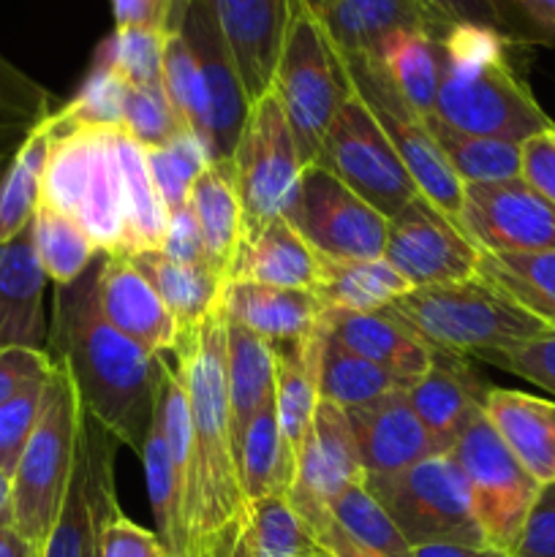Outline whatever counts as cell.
<instances>
[{
  "mask_svg": "<svg viewBox=\"0 0 555 557\" xmlns=\"http://www.w3.org/2000/svg\"><path fill=\"white\" fill-rule=\"evenodd\" d=\"M221 305L229 321L264 337L272 346L308 341L319 335L324 321V310L313 292H299V288L232 281L223 286Z\"/></svg>",
  "mask_w": 555,
  "mask_h": 557,
  "instance_id": "25",
  "label": "cell"
},
{
  "mask_svg": "<svg viewBox=\"0 0 555 557\" xmlns=\"http://www.w3.org/2000/svg\"><path fill=\"white\" fill-rule=\"evenodd\" d=\"M128 87L131 85L123 76H118L107 63L92 58L79 92L65 107L54 109L52 123L58 128H76V125L123 128V103Z\"/></svg>",
  "mask_w": 555,
  "mask_h": 557,
  "instance_id": "43",
  "label": "cell"
},
{
  "mask_svg": "<svg viewBox=\"0 0 555 557\" xmlns=\"http://www.w3.org/2000/svg\"><path fill=\"white\" fill-rule=\"evenodd\" d=\"M0 525H14L11 522V476L0 468Z\"/></svg>",
  "mask_w": 555,
  "mask_h": 557,
  "instance_id": "61",
  "label": "cell"
},
{
  "mask_svg": "<svg viewBox=\"0 0 555 557\" xmlns=\"http://www.w3.org/2000/svg\"><path fill=\"white\" fill-rule=\"evenodd\" d=\"M47 272L33 243V223L11 243H0V348L47 351L49 326L44 319Z\"/></svg>",
  "mask_w": 555,
  "mask_h": 557,
  "instance_id": "22",
  "label": "cell"
},
{
  "mask_svg": "<svg viewBox=\"0 0 555 557\" xmlns=\"http://www.w3.org/2000/svg\"><path fill=\"white\" fill-rule=\"evenodd\" d=\"M54 362L49 351L36 348H0V406L25 392L27 386L44 384L52 375Z\"/></svg>",
  "mask_w": 555,
  "mask_h": 557,
  "instance_id": "52",
  "label": "cell"
},
{
  "mask_svg": "<svg viewBox=\"0 0 555 557\" xmlns=\"http://www.w3.org/2000/svg\"><path fill=\"white\" fill-rule=\"evenodd\" d=\"M373 60L414 112L422 117L435 112L441 85V36L400 30L381 44Z\"/></svg>",
  "mask_w": 555,
  "mask_h": 557,
  "instance_id": "34",
  "label": "cell"
},
{
  "mask_svg": "<svg viewBox=\"0 0 555 557\" xmlns=\"http://www.w3.org/2000/svg\"><path fill=\"white\" fill-rule=\"evenodd\" d=\"M488 389L490 386L473 373L468 359L433 348V364L408 386V403L439 449L449 455L468 419L482 411Z\"/></svg>",
  "mask_w": 555,
  "mask_h": 557,
  "instance_id": "24",
  "label": "cell"
},
{
  "mask_svg": "<svg viewBox=\"0 0 555 557\" xmlns=\"http://www.w3.org/2000/svg\"><path fill=\"white\" fill-rule=\"evenodd\" d=\"M161 253L166 256V259L180 261V264H207L205 239H201V228L199 223H196L190 205L166 210V228H163Z\"/></svg>",
  "mask_w": 555,
  "mask_h": 557,
  "instance_id": "54",
  "label": "cell"
},
{
  "mask_svg": "<svg viewBox=\"0 0 555 557\" xmlns=\"http://www.w3.org/2000/svg\"><path fill=\"white\" fill-rule=\"evenodd\" d=\"M145 156L152 174V183H156L158 196L163 201V210L188 205L190 188L199 180V174L212 163L205 145L190 131H183L180 136H174L169 145L145 150Z\"/></svg>",
  "mask_w": 555,
  "mask_h": 557,
  "instance_id": "46",
  "label": "cell"
},
{
  "mask_svg": "<svg viewBox=\"0 0 555 557\" xmlns=\"http://www.w3.org/2000/svg\"><path fill=\"white\" fill-rule=\"evenodd\" d=\"M511 44L495 27L452 25L441 36L435 117L466 134L515 145L553 131L555 123L511 63Z\"/></svg>",
  "mask_w": 555,
  "mask_h": 557,
  "instance_id": "4",
  "label": "cell"
},
{
  "mask_svg": "<svg viewBox=\"0 0 555 557\" xmlns=\"http://www.w3.org/2000/svg\"><path fill=\"white\" fill-rule=\"evenodd\" d=\"M319 542L332 557H381V555L370 553V549L362 547V544L354 542L351 536H346V533L335 525V520H332L330 525L319 533Z\"/></svg>",
  "mask_w": 555,
  "mask_h": 557,
  "instance_id": "59",
  "label": "cell"
},
{
  "mask_svg": "<svg viewBox=\"0 0 555 557\" xmlns=\"http://www.w3.org/2000/svg\"><path fill=\"white\" fill-rule=\"evenodd\" d=\"M346 417L365 479L395 476L428 457L444 455L408 403V389L392 392L368 406L348 408Z\"/></svg>",
  "mask_w": 555,
  "mask_h": 557,
  "instance_id": "18",
  "label": "cell"
},
{
  "mask_svg": "<svg viewBox=\"0 0 555 557\" xmlns=\"http://www.w3.org/2000/svg\"><path fill=\"white\" fill-rule=\"evenodd\" d=\"M123 131L145 150L163 147L188 131L169 103L163 87H128L123 103Z\"/></svg>",
  "mask_w": 555,
  "mask_h": 557,
  "instance_id": "47",
  "label": "cell"
},
{
  "mask_svg": "<svg viewBox=\"0 0 555 557\" xmlns=\"http://www.w3.org/2000/svg\"><path fill=\"white\" fill-rule=\"evenodd\" d=\"M52 112L49 92L0 58V169Z\"/></svg>",
  "mask_w": 555,
  "mask_h": 557,
  "instance_id": "41",
  "label": "cell"
},
{
  "mask_svg": "<svg viewBox=\"0 0 555 557\" xmlns=\"http://www.w3.org/2000/svg\"><path fill=\"white\" fill-rule=\"evenodd\" d=\"M286 221L316 256L384 259L390 221L319 163L305 166Z\"/></svg>",
  "mask_w": 555,
  "mask_h": 557,
  "instance_id": "13",
  "label": "cell"
},
{
  "mask_svg": "<svg viewBox=\"0 0 555 557\" xmlns=\"http://www.w3.org/2000/svg\"><path fill=\"white\" fill-rule=\"evenodd\" d=\"M248 103L272 90L294 0H207Z\"/></svg>",
  "mask_w": 555,
  "mask_h": 557,
  "instance_id": "19",
  "label": "cell"
},
{
  "mask_svg": "<svg viewBox=\"0 0 555 557\" xmlns=\"http://www.w3.org/2000/svg\"><path fill=\"white\" fill-rule=\"evenodd\" d=\"M243 207V239L256 237L278 218H286L305 163L275 92H264L248 109L229 158Z\"/></svg>",
  "mask_w": 555,
  "mask_h": 557,
  "instance_id": "8",
  "label": "cell"
},
{
  "mask_svg": "<svg viewBox=\"0 0 555 557\" xmlns=\"http://www.w3.org/2000/svg\"><path fill=\"white\" fill-rule=\"evenodd\" d=\"M341 63L348 85L362 98L365 107L373 112L375 123L381 125L386 139L395 147L397 158L411 174L419 196L433 201L444 215H449L457 223L462 207V183L441 156L422 114H417L403 101L400 92L392 87V82L386 79V74L373 58H341Z\"/></svg>",
  "mask_w": 555,
  "mask_h": 557,
  "instance_id": "12",
  "label": "cell"
},
{
  "mask_svg": "<svg viewBox=\"0 0 555 557\" xmlns=\"http://www.w3.org/2000/svg\"><path fill=\"white\" fill-rule=\"evenodd\" d=\"M174 357L194 430V495L185 520V557H234L248 506L239 490L229 411L223 305L180 335Z\"/></svg>",
  "mask_w": 555,
  "mask_h": 557,
  "instance_id": "3",
  "label": "cell"
},
{
  "mask_svg": "<svg viewBox=\"0 0 555 557\" xmlns=\"http://www.w3.org/2000/svg\"><path fill=\"white\" fill-rule=\"evenodd\" d=\"M509 557H555V484L542 487Z\"/></svg>",
  "mask_w": 555,
  "mask_h": 557,
  "instance_id": "53",
  "label": "cell"
},
{
  "mask_svg": "<svg viewBox=\"0 0 555 557\" xmlns=\"http://www.w3.org/2000/svg\"><path fill=\"white\" fill-rule=\"evenodd\" d=\"M365 487L411 547L435 542L484 544L466 476L449 455L428 457L395 476L365 479Z\"/></svg>",
  "mask_w": 555,
  "mask_h": 557,
  "instance_id": "10",
  "label": "cell"
},
{
  "mask_svg": "<svg viewBox=\"0 0 555 557\" xmlns=\"http://www.w3.org/2000/svg\"><path fill=\"white\" fill-rule=\"evenodd\" d=\"M163 92L185 128L205 145L207 107L199 65H196L188 41L174 25H169L166 41H163Z\"/></svg>",
  "mask_w": 555,
  "mask_h": 557,
  "instance_id": "44",
  "label": "cell"
},
{
  "mask_svg": "<svg viewBox=\"0 0 555 557\" xmlns=\"http://www.w3.org/2000/svg\"><path fill=\"white\" fill-rule=\"evenodd\" d=\"M482 250L466 237L460 223L417 196L386 226L384 261L411 288L468 281L479 272Z\"/></svg>",
  "mask_w": 555,
  "mask_h": 557,
  "instance_id": "14",
  "label": "cell"
},
{
  "mask_svg": "<svg viewBox=\"0 0 555 557\" xmlns=\"http://www.w3.org/2000/svg\"><path fill=\"white\" fill-rule=\"evenodd\" d=\"M87 544H90V509H87L85 457H82L79 444L63 509H60L52 533L44 542L41 557H87Z\"/></svg>",
  "mask_w": 555,
  "mask_h": 557,
  "instance_id": "48",
  "label": "cell"
},
{
  "mask_svg": "<svg viewBox=\"0 0 555 557\" xmlns=\"http://www.w3.org/2000/svg\"><path fill=\"white\" fill-rule=\"evenodd\" d=\"M44 389H47V381L27 386L25 392L0 406V468L9 476H14L22 451L41 417Z\"/></svg>",
  "mask_w": 555,
  "mask_h": 557,
  "instance_id": "49",
  "label": "cell"
},
{
  "mask_svg": "<svg viewBox=\"0 0 555 557\" xmlns=\"http://www.w3.org/2000/svg\"><path fill=\"white\" fill-rule=\"evenodd\" d=\"M482 411L520 466L542 487L555 484V403L490 386Z\"/></svg>",
  "mask_w": 555,
  "mask_h": 557,
  "instance_id": "26",
  "label": "cell"
},
{
  "mask_svg": "<svg viewBox=\"0 0 555 557\" xmlns=\"http://www.w3.org/2000/svg\"><path fill=\"white\" fill-rule=\"evenodd\" d=\"M324 332L359 354L368 362L379 364L408 386L422 379L433 364V348L395 313V310H375V313H341L324 310Z\"/></svg>",
  "mask_w": 555,
  "mask_h": 557,
  "instance_id": "23",
  "label": "cell"
},
{
  "mask_svg": "<svg viewBox=\"0 0 555 557\" xmlns=\"http://www.w3.org/2000/svg\"><path fill=\"white\" fill-rule=\"evenodd\" d=\"M308 557H332V555L326 553V549H321V553H316V555H308Z\"/></svg>",
  "mask_w": 555,
  "mask_h": 557,
  "instance_id": "63",
  "label": "cell"
},
{
  "mask_svg": "<svg viewBox=\"0 0 555 557\" xmlns=\"http://www.w3.org/2000/svg\"><path fill=\"white\" fill-rule=\"evenodd\" d=\"M411 292L406 281L384 259H330L319 256V281L313 297L321 310L375 313Z\"/></svg>",
  "mask_w": 555,
  "mask_h": 557,
  "instance_id": "28",
  "label": "cell"
},
{
  "mask_svg": "<svg viewBox=\"0 0 555 557\" xmlns=\"http://www.w3.org/2000/svg\"><path fill=\"white\" fill-rule=\"evenodd\" d=\"M337 58H375L381 44L400 30L444 36L449 22L424 0H326L319 14Z\"/></svg>",
  "mask_w": 555,
  "mask_h": 557,
  "instance_id": "21",
  "label": "cell"
},
{
  "mask_svg": "<svg viewBox=\"0 0 555 557\" xmlns=\"http://www.w3.org/2000/svg\"><path fill=\"white\" fill-rule=\"evenodd\" d=\"M449 457L466 476L484 544L509 555L542 493V484L511 455L484 411L468 419L452 444Z\"/></svg>",
  "mask_w": 555,
  "mask_h": 557,
  "instance_id": "9",
  "label": "cell"
},
{
  "mask_svg": "<svg viewBox=\"0 0 555 557\" xmlns=\"http://www.w3.org/2000/svg\"><path fill=\"white\" fill-rule=\"evenodd\" d=\"M196 223L205 239L207 264L229 281V270L243 243V207H239L237 190L229 161L210 163L199 180L194 183L188 196Z\"/></svg>",
  "mask_w": 555,
  "mask_h": 557,
  "instance_id": "31",
  "label": "cell"
},
{
  "mask_svg": "<svg viewBox=\"0 0 555 557\" xmlns=\"http://www.w3.org/2000/svg\"><path fill=\"white\" fill-rule=\"evenodd\" d=\"M303 3H305V5H308V9H310V11H313V14H319V11H321V5H324V3H326V0H303Z\"/></svg>",
  "mask_w": 555,
  "mask_h": 557,
  "instance_id": "62",
  "label": "cell"
},
{
  "mask_svg": "<svg viewBox=\"0 0 555 557\" xmlns=\"http://www.w3.org/2000/svg\"><path fill=\"white\" fill-rule=\"evenodd\" d=\"M411 557H509L501 549L488 547V544H455V542H435L411 547Z\"/></svg>",
  "mask_w": 555,
  "mask_h": 557,
  "instance_id": "58",
  "label": "cell"
},
{
  "mask_svg": "<svg viewBox=\"0 0 555 557\" xmlns=\"http://www.w3.org/2000/svg\"><path fill=\"white\" fill-rule=\"evenodd\" d=\"M362 482L365 471L346 411L319 397L310 433L297 455L288 500L319 536L332 522V500L346 487Z\"/></svg>",
  "mask_w": 555,
  "mask_h": 557,
  "instance_id": "17",
  "label": "cell"
},
{
  "mask_svg": "<svg viewBox=\"0 0 555 557\" xmlns=\"http://www.w3.org/2000/svg\"><path fill=\"white\" fill-rule=\"evenodd\" d=\"M457 223L482 253L555 250V205L522 177L462 185Z\"/></svg>",
  "mask_w": 555,
  "mask_h": 557,
  "instance_id": "15",
  "label": "cell"
},
{
  "mask_svg": "<svg viewBox=\"0 0 555 557\" xmlns=\"http://www.w3.org/2000/svg\"><path fill=\"white\" fill-rule=\"evenodd\" d=\"M54 362V359H52ZM82 406L69 368L54 362L41 403V417L11 476V522L44 547L69 493L79 446Z\"/></svg>",
  "mask_w": 555,
  "mask_h": 557,
  "instance_id": "6",
  "label": "cell"
},
{
  "mask_svg": "<svg viewBox=\"0 0 555 557\" xmlns=\"http://www.w3.org/2000/svg\"><path fill=\"white\" fill-rule=\"evenodd\" d=\"M330 515L346 536L368 547L370 553L381 557H411V544L403 539L392 517L365 487V482L343 490L330 504Z\"/></svg>",
  "mask_w": 555,
  "mask_h": 557,
  "instance_id": "42",
  "label": "cell"
},
{
  "mask_svg": "<svg viewBox=\"0 0 555 557\" xmlns=\"http://www.w3.org/2000/svg\"><path fill=\"white\" fill-rule=\"evenodd\" d=\"M174 0H112L114 27L166 33L172 22Z\"/></svg>",
  "mask_w": 555,
  "mask_h": 557,
  "instance_id": "56",
  "label": "cell"
},
{
  "mask_svg": "<svg viewBox=\"0 0 555 557\" xmlns=\"http://www.w3.org/2000/svg\"><path fill=\"white\" fill-rule=\"evenodd\" d=\"M0 557H41V547L27 542L14 525H0Z\"/></svg>",
  "mask_w": 555,
  "mask_h": 557,
  "instance_id": "60",
  "label": "cell"
},
{
  "mask_svg": "<svg viewBox=\"0 0 555 557\" xmlns=\"http://www.w3.org/2000/svg\"><path fill=\"white\" fill-rule=\"evenodd\" d=\"M449 25H484L501 30L495 0H424Z\"/></svg>",
  "mask_w": 555,
  "mask_h": 557,
  "instance_id": "57",
  "label": "cell"
},
{
  "mask_svg": "<svg viewBox=\"0 0 555 557\" xmlns=\"http://www.w3.org/2000/svg\"><path fill=\"white\" fill-rule=\"evenodd\" d=\"M272 92L286 112L299 158L310 166L337 107L348 96V79L319 16L303 0L292 3Z\"/></svg>",
  "mask_w": 555,
  "mask_h": 557,
  "instance_id": "7",
  "label": "cell"
},
{
  "mask_svg": "<svg viewBox=\"0 0 555 557\" xmlns=\"http://www.w3.org/2000/svg\"><path fill=\"white\" fill-rule=\"evenodd\" d=\"M321 549L319 536L288 495H272L248 506L234 557H308Z\"/></svg>",
  "mask_w": 555,
  "mask_h": 557,
  "instance_id": "36",
  "label": "cell"
},
{
  "mask_svg": "<svg viewBox=\"0 0 555 557\" xmlns=\"http://www.w3.org/2000/svg\"><path fill=\"white\" fill-rule=\"evenodd\" d=\"M294 451L278 424L275 395L256 411L237 446V473L245 506L286 495L294 482Z\"/></svg>",
  "mask_w": 555,
  "mask_h": 557,
  "instance_id": "29",
  "label": "cell"
},
{
  "mask_svg": "<svg viewBox=\"0 0 555 557\" xmlns=\"http://www.w3.org/2000/svg\"><path fill=\"white\" fill-rule=\"evenodd\" d=\"M495 9L511 41L555 44V0H495Z\"/></svg>",
  "mask_w": 555,
  "mask_h": 557,
  "instance_id": "51",
  "label": "cell"
},
{
  "mask_svg": "<svg viewBox=\"0 0 555 557\" xmlns=\"http://www.w3.org/2000/svg\"><path fill=\"white\" fill-rule=\"evenodd\" d=\"M147 277L161 302L172 313L180 335L199 326L221 305L226 281L207 264H180L166 259L161 250L125 256Z\"/></svg>",
  "mask_w": 555,
  "mask_h": 557,
  "instance_id": "30",
  "label": "cell"
},
{
  "mask_svg": "<svg viewBox=\"0 0 555 557\" xmlns=\"http://www.w3.org/2000/svg\"><path fill=\"white\" fill-rule=\"evenodd\" d=\"M430 348L462 359L488 362L501 351L522 346L553 326L539 319L495 283L468 281L411 288L390 305Z\"/></svg>",
  "mask_w": 555,
  "mask_h": 557,
  "instance_id": "5",
  "label": "cell"
},
{
  "mask_svg": "<svg viewBox=\"0 0 555 557\" xmlns=\"http://www.w3.org/2000/svg\"><path fill=\"white\" fill-rule=\"evenodd\" d=\"M163 41L166 33L114 27L96 49V60L107 63L131 87H163Z\"/></svg>",
  "mask_w": 555,
  "mask_h": 557,
  "instance_id": "45",
  "label": "cell"
},
{
  "mask_svg": "<svg viewBox=\"0 0 555 557\" xmlns=\"http://www.w3.org/2000/svg\"><path fill=\"white\" fill-rule=\"evenodd\" d=\"M488 364H495V368L555 395V330H547L544 335L533 337V341L522 343L511 351L495 354L488 359Z\"/></svg>",
  "mask_w": 555,
  "mask_h": 557,
  "instance_id": "50",
  "label": "cell"
},
{
  "mask_svg": "<svg viewBox=\"0 0 555 557\" xmlns=\"http://www.w3.org/2000/svg\"><path fill=\"white\" fill-rule=\"evenodd\" d=\"M324 343V324L319 335L292 346H275V411L283 438L297 460L313 424L319 403V357Z\"/></svg>",
  "mask_w": 555,
  "mask_h": 557,
  "instance_id": "33",
  "label": "cell"
},
{
  "mask_svg": "<svg viewBox=\"0 0 555 557\" xmlns=\"http://www.w3.org/2000/svg\"><path fill=\"white\" fill-rule=\"evenodd\" d=\"M400 389H408L406 381L395 379V375L386 373L379 364L368 362V359L359 357V354L348 351L346 346L332 341L324 332V343H321L319 357L321 400H330L335 403L337 408H343V411H348V408L368 406V403Z\"/></svg>",
  "mask_w": 555,
  "mask_h": 557,
  "instance_id": "37",
  "label": "cell"
},
{
  "mask_svg": "<svg viewBox=\"0 0 555 557\" xmlns=\"http://www.w3.org/2000/svg\"><path fill=\"white\" fill-rule=\"evenodd\" d=\"M316 163L335 174L386 221L419 196L392 141L351 85L321 139Z\"/></svg>",
  "mask_w": 555,
  "mask_h": 557,
  "instance_id": "11",
  "label": "cell"
},
{
  "mask_svg": "<svg viewBox=\"0 0 555 557\" xmlns=\"http://www.w3.org/2000/svg\"><path fill=\"white\" fill-rule=\"evenodd\" d=\"M49 128L52 147L41 201L74 218L103 256L161 250L166 210L152 183L145 147L123 128H58L52 114Z\"/></svg>",
  "mask_w": 555,
  "mask_h": 557,
  "instance_id": "1",
  "label": "cell"
},
{
  "mask_svg": "<svg viewBox=\"0 0 555 557\" xmlns=\"http://www.w3.org/2000/svg\"><path fill=\"white\" fill-rule=\"evenodd\" d=\"M501 292L555 330V250L544 253H482L479 272Z\"/></svg>",
  "mask_w": 555,
  "mask_h": 557,
  "instance_id": "39",
  "label": "cell"
},
{
  "mask_svg": "<svg viewBox=\"0 0 555 557\" xmlns=\"http://www.w3.org/2000/svg\"><path fill=\"white\" fill-rule=\"evenodd\" d=\"M98 308L103 319L152 357L174 354L180 330L147 277L125 256H98Z\"/></svg>",
  "mask_w": 555,
  "mask_h": 557,
  "instance_id": "20",
  "label": "cell"
},
{
  "mask_svg": "<svg viewBox=\"0 0 555 557\" xmlns=\"http://www.w3.org/2000/svg\"><path fill=\"white\" fill-rule=\"evenodd\" d=\"M232 281L313 292L319 281V256L286 218H278L256 237L239 243L226 283Z\"/></svg>",
  "mask_w": 555,
  "mask_h": 557,
  "instance_id": "27",
  "label": "cell"
},
{
  "mask_svg": "<svg viewBox=\"0 0 555 557\" xmlns=\"http://www.w3.org/2000/svg\"><path fill=\"white\" fill-rule=\"evenodd\" d=\"M49 147H52V128L47 117L0 169V243H11L36 218Z\"/></svg>",
  "mask_w": 555,
  "mask_h": 557,
  "instance_id": "35",
  "label": "cell"
},
{
  "mask_svg": "<svg viewBox=\"0 0 555 557\" xmlns=\"http://www.w3.org/2000/svg\"><path fill=\"white\" fill-rule=\"evenodd\" d=\"M194 52L199 65L201 90H205L207 131L205 150L212 163L229 161L237 145V136L248 117V98L237 74L232 52L221 36L215 14L207 0H174L172 22Z\"/></svg>",
  "mask_w": 555,
  "mask_h": 557,
  "instance_id": "16",
  "label": "cell"
},
{
  "mask_svg": "<svg viewBox=\"0 0 555 557\" xmlns=\"http://www.w3.org/2000/svg\"><path fill=\"white\" fill-rule=\"evenodd\" d=\"M226 392L234 451L250 419L275 395V346L226 319Z\"/></svg>",
  "mask_w": 555,
  "mask_h": 557,
  "instance_id": "32",
  "label": "cell"
},
{
  "mask_svg": "<svg viewBox=\"0 0 555 557\" xmlns=\"http://www.w3.org/2000/svg\"><path fill=\"white\" fill-rule=\"evenodd\" d=\"M424 123H428L430 136L439 145L444 161L449 163L462 185L520 177V145L515 141L466 134V131L446 125L435 114L424 117Z\"/></svg>",
  "mask_w": 555,
  "mask_h": 557,
  "instance_id": "38",
  "label": "cell"
},
{
  "mask_svg": "<svg viewBox=\"0 0 555 557\" xmlns=\"http://www.w3.org/2000/svg\"><path fill=\"white\" fill-rule=\"evenodd\" d=\"M520 177L555 205V128L522 141Z\"/></svg>",
  "mask_w": 555,
  "mask_h": 557,
  "instance_id": "55",
  "label": "cell"
},
{
  "mask_svg": "<svg viewBox=\"0 0 555 557\" xmlns=\"http://www.w3.org/2000/svg\"><path fill=\"white\" fill-rule=\"evenodd\" d=\"M96 270L98 259L74 283L54 286L47 351L69 368L82 411L112 433L118 444L141 455L169 368L103 319Z\"/></svg>",
  "mask_w": 555,
  "mask_h": 557,
  "instance_id": "2",
  "label": "cell"
},
{
  "mask_svg": "<svg viewBox=\"0 0 555 557\" xmlns=\"http://www.w3.org/2000/svg\"><path fill=\"white\" fill-rule=\"evenodd\" d=\"M33 243H36L38 261L54 286L74 283L101 256L90 234L74 218L54 210L47 201H38L36 218H33Z\"/></svg>",
  "mask_w": 555,
  "mask_h": 557,
  "instance_id": "40",
  "label": "cell"
}]
</instances>
